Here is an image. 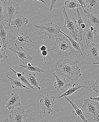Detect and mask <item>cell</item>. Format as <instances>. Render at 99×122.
Masks as SVG:
<instances>
[{
	"label": "cell",
	"instance_id": "74e56055",
	"mask_svg": "<svg viewBox=\"0 0 99 122\" xmlns=\"http://www.w3.org/2000/svg\"><path fill=\"white\" fill-rule=\"evenodd\" d=\"M37 1H39V2H42L44 4H46V3L45 1L44 0H37Z\"/></svg>",
	"mask_w": 99,
	"mask_h": 122
},
{
	"label": "cell",
	"instance_id": "9c48e42d",
	"mask_svg": "<svg viewBox=\"0 0 99 122\" xmlns=\"http://www.w3.org/2000/svg\"><path fill=\"white\" fill-rule=\"evenodd\" d=\"M55 99V97L50 96L48 93L46 95H44L40 99V102L42 105L44 114L46 113V111L48 114L53 112L52 108L54 107V102Z\"/></svg>",
	"mask_w": 99,
	"mask_h": 122
},
{
	"label": "cell",
	"instance_id": "f1b7e54d",
	"mask_svg": "<svg viewBox=\"0 0 99 122\" xmlns=\"http://www.w3.org/2000/svg\"><path fill=\"white\" fill-rule=\"evenodd\" d=\"M8 56L6 55L5 53L3 52L0 51V61L2 62L3 60H7Z\"/></svg>",
	"mask_w": 99,
	"mask_h": 122
},
{
	"label": "cell",
	"instance_id": "e575fe53",
	"mask_svg": "<svg viewBox=\"0 0 99 122\" xmlns=\"http://www.w3.org/2000/svg\"><path fill=\"white\" fill-rule=\"evenodd\" d=\"M95 39L96 40V42L98 43L99 45V31L97 33L96 35Z\"/></svg>",
	"mask_w": 99,
	"mask_h": 122
},
{
	"label": "cell",
	"instance_id": "44dd1931",
	"mask_svg": "<svg viewBox=\"0 0 99 122\" xmlns=\"http://www.w3.org/2000/svg\"><path fill=\"white\" fill-rule=\"evenodd\" d=\"M84 86L79 85L78 83H74L72 87L69 88L62 95L60 96L59 97V98H61L62 97H67L72 95V94L75 93L76 91H78L79 89H80L81 88H84Z\"/></svg>",
	"mask_w": 99,
	"mask_h": 122
},
{
	"label": "cell",
	"instance_id": "4fadbf2b",
	"mask_svg": "<svg viewBox=\"0 0 99 122\" xmlns=\"http://www.w3.org/2000/svg\"><path fill=\"white\" fill-rule=\"evenodd\" d=\"M76 11L77 15V28L79 31V35L80 37L79 42H81L83 40L82 36L83 31L87 25L86 23L87 19L82 17L79 11V8H77Z\"/></svg>",
	"mask_w": 99,
	"mask_h": 122
},
{
	"label": "cell",
	"instance_id": "e0dca14e",
	"mask_svg": "<svg viewBox=\"0 0 99 122\" xmlns=\"http://www.w3.org/2000/svg\"><path fill=\"white\" fill-rule=\"evenodd\" d=\"M60 32L61 34H62L65 37H67L68 38L74 48L75 49V50H77V51H78V52H79L80 54H81L82 56L83 57V52L85 50L83 43H82L79 41V42H77L75 40H73L71 37L66 35L65 34H64V33H63L61 31H60Z\"/></svg>",
	"mask_w": 99,
	"mask_h": 122
},
{
	"label": "cell",
	"instance_id": "30bf717a",
	"mask_svg": "<svg viewBox=\"0 0 99 122\" xmlns=\"http://www.w3.org/2000/svg\"><path fill=\"white\" fill-rule=\"evenodd\" d=\"M5 101V107L9 110H12L16 107L21 106V100L20 99V96L17 93H12L9 97Z\"/></svg>",
	"mask_w": 99,
	"mask_h": 122
},
{
	"label": "cell",
	"instance_id": "1f68e13d",
	"mask_svg": "<svg viewBox=\"0 0 99 122\" xmlns=\"http://www.w3.org/2000/svg\"><path fill=\"white\" fill-rule=\"evenodd\" d=\"M17 40H18L20 42V43H23V42H27L29 43V42L28 41L26 40L27 39H25L23 37V35L22 36H20H20H17Z\"/></svg>",
	"mask_w": 99,
	"mask_h": 122
},
{
	"label": "cell",
	"instance_id": "ac0fdd59",
	"mask_svg": "<svg viewBox=\"0 0 99 122\" xmlns=\"http://www.w3.org/2000/svg\"><path fill=\"white\" fill-rule=\"evenodd\" d=\"M99 47L95 44L91 43L90 45V49L87 56L91 57L97 62H99Z\"/></svg>",
	"mask_w": 99,
	"mask_h": 122
},
{
	"label": "cell",
	"instance_id": "d590c367",
	"mask_svg": "<svg viewBox=\"0 0 99 122\" xmlns=\"http://www.w3.org/2000/svg\"><path fill=\"white\" fill-rule=\"evenodd\" d=\"M47 49V47L44 45H42V46L40 48V50L41 51H46Z\"/></svg>",
	"mask_w": 99,
	"mask_h": 122
},
{
	"label": "cell",
	"instance_id": "d4e9b609",
	"mask_svg": "<svg viewBox=\"0 0 99 122\" xmlns=\"http://www.w3.org/2000/svg\"><path fill=\"white\" fill-rule=\"evenodd\" d=\"M18 79H19V80H20V81H21V82L25 84L26 86H27L28 88L31 89L34 91H35L36 88H34V87L32 86L30 84V83L27 77L26 76L25 72H22V76H21V77L18 78Z\"/></svg>",
	"mask_w": 99,
	"mask_h": 122
},
{
	"label": "cell",
	"instance_id": "5b68a950",
	"mask_svg": "<svg viewBox=\"0 0 99 122\" xmlns=\"http://www.w3.org/2000/svg\"><path fill=\"white\" fill-rule=\"evenodd\" d=\"M34 25L35 28L42 30L43 32V34H45V36H48L49 39L63 35L60 32L62 28L52 22L46 24L44 26L38 25L35 23Z\"/></svg>",
	"mask_w": 99,
	"mask_h": 122
},
{
	"label": "cell",
	"instance_id": "4316f807",
	"mask_svg": "<svg viewBox=\"0 0 99 122\" xmlns=\"http://www.w3.org/2000/svg\"><path fill=\"white\" fill-rule=\"evenodd\" d=\"M93 88V90L97 93H99V79L96 80V82L90 87Z\"/></svg>",
	"mask_w": 99,
	"mask_h": 122
},
{
	"label": "cell",
	"instance_id": "d6a6232c",
	"mask_svg": "<svg viewBox=\"0 0 99 122\" xmlns=\"http://www.w3.org/2000/svg\"><path fill=\"white\" fill-rule=\"evenodd\" d=\"M41 54L42 55L43 57L44 58V62L45 64H46V61L45 60V57L48 54V51H41Z\"/></svg>",
	"mask_w": 99,
	"mask_h": 122
},
{
	"label": "cell",
	"instance_id": "f35d334b",
	"mask_svg": "<svg viewBox=\"0 0 99 122\" xmlns=\"http://www.w3.org/2000/svg\"><path fill=\"white\" fill-rule=\"evenodd\" d=\"M89 29H90V30H91V31H94V26H90V28Z\"/></svg>",
	"mask_w": 99,
	"mask_h": 122
},
{
	"label": "cell",
	"instance_id": "4dcf8cb0",
	"mask_svg": "<svg viewBox=\"0 0 99 122\" xmlns=\"http://www.w3.org/2000/svg\"><path fill=\"white\" fill-rule=\"evenodd\" d=\"M59 0H52L51 3V7H50V11H51L52 10H53V8L54 7V5H57L58 2H59Z\"/></svg>",
	"mask_w": 99,
	"mask_h": 122
},
{
	"label": "cell",
	"instance_id": "ab89813d",
	"mask_svg": "<svg viewBox=\"0 0 99 122\" xmlns=\"http://www.w3.org/2000/svg\"><path fill=\"white\" fill-rule=\"evenodd\" d=\"M93 65H99V62H95L94 63H92Z\"/></svg>",
	"mask_w": 99,
	"mask_h": 122
},
{
	"label": "cell",
	"instance_id": "52a82bcc",
	"mask_svg": "<svg viewBox=\"0 0 99 122\" xmlns=\"http://www.w3.org/2000/svg\"><path fill=\"white\" fill-rule=\"evenodd\" d=\"M63 13L65 18V22L64 28H67L71 35L73 36L74 40L78 39L77 34L78 31L77 28V22L74 18L71 19L65 9L63 8Z\"/></svg>",
	"mask_w": 99,
	"mask_h": 122
},
{
	"label": "cell",
	"instance_id": "6da1fadb",
	"mask_svg": "<svg viewBox=\"0 0 99 122\" xmlns=\"http://www.w3.org/2000/svg\"><path fill=\"white\" fill-rule=\"evenodd\" d=\"M78 61H73L69 58H63L59 60L54 65L56 74L62 76L72 81L78 80L82 74L78 66Z\"/></svg>",
	"mask_w": 99,
	"mask_h": 122
},
{
	"label": "cell",
	"instance_id": "9a60e30c",
	"mask_svg": "<svg viewBox=\"0 0 99 122\" xmlns=\"http://www.w3.org/2000/svg\"><path fill=\"white\" fill-rule=\"evenodd\" d=\"M65 98L70 104L71 106L74 109L72 111V113L76 116H78V117L81 119L83 122H88V120L85 118L84 114L82 110L73 101L71 100L69 98L67 97H65Z\"/></svg>",
	"mask_w": 99,
	"mask_h": 122
},
{
	"label": "cell",
	"instance_id": "484cf974",
	"mask_svg": "<svg viewBox=\"0 0 99 122\" xmlns=\"http://www.w3.org/2000/svg\"><path fill=\"white\" fill-rule=\"evenodd\" d=\"M87 7L91 10L94 8H96L98 6V4L99 2V0H86Z\"/></svg>",
	"mask_w": 99,
	"mask_h": 122
},
{
	"label": "cell",
	"instance_id": "277c9868",
	"mask_svg": "<svg viewBox=\"0 0 99 122\" xmlns=\"http://www.w3.org/2000/svg\"><path fill=\"white\" fill-rule=\"evenodd\" d=\"M83 111L87 115L91 116L97 122L99 121V102L89 99L84 100L82 106Z\"/></svg>",
	"mask_w": 99,
	"mask_h": 122
},
{
	"label": "cell",
	"instance_id": "ffe728a7",
	"mask_svg": "<svg viewBox=\"0 0 99 122\" xmlns=\"http://www.w3.org/2000/svg\"><path fill=\"white\" fill-rule=\"evenodd\" d=\"M28 77V80L30 84L34 87L37 88L39 92H40L41 88L39 86V83L40 81V79H38L35 74L31 73L29 74Z\"/></svg>",
	"mask_w": 99,
	"mask_h": 122
},
{
	"label": "cell",
	"instance_id": "7402d4cb",
	"mask_svg": "<svg viewBox=\"0 0 99 122\" xmlns=\"http://www.w3.org/2000/svg\"><path fill=\"white\" fill-rule=\"evenodd\" d=\"M6 77L10 80L12 88L14 89L16 88L18 89H28V90L30 89L29 88H28L25 85H24L20 80L12 79L9 77L8 75H7Z\"/></svg>",
	"mask_w": 99,
	"mask_h": 122
},
{
	"label": "cell",
	"instance_id": "cb8c5ba5",
	"mask_svg": "<svg viewBox=\"0 0 99 122\" xmlns=\"http://www.w3.org/2000/svg\"><path fill=\"white\" fill-rule=\"evenodd\" d=\"M19 66L25 68L26 69L31 72H37V73H42V72H44V70L37 67L34 64H32V66L30 67H29L28 66H25V65H20Z\"/></svg>",
	"mask_w": 99,
	"mask_h": 122
},
{
	"label": "cell",
	"instance_id": "2e32d148",
	"mask_svg": "<svg viewBox=\"0 0 99 122\" xmlns=\"http://www.w3.org/2000/svg\"><path fill=\"white\" fill-rule=\"evenodd\" d=\"M85 16L87 17L88 19V23L89 26L99 27V16L98 15L94 14L88 12L86 10L84 12Z\"/></svg>",
	"mask_w": 99,
	"mask_h": 122
},
{
	"label": "cell",
	"instance_id": "8992f818",
	"mask_svg": "<svg viewBox=\"0 0 99 122\" xmlns=\"http://www.w3.org/2000/svg\"><path fill=\"white\" fill-rule=\"evenodd\" d=\"M14 42L15 47L12 46L9 48V49L14 54L16 59L20 61L23 63V65H25L31 62L33 59L32 57L26 51L23 49V47L18 46L15 40Z\"/></svg>",
	"mask_w": 99,
	"mask_h": 122
},
{
	"label": "cell",
	"instance_id": "7c38bea8",
	"mask_svg": "<svg viewBox=\"0 0 99 122\" xmlns=\"http://www.w3.org/2000/svg\"><path fill=\"white\" fill-rule=\"evenodd\" d=\"M52 74L56 78V82L54 83V88L58 91L65 92L66 89L68 86H71V83H69L66 80V77L62 78L58 76L55 73H52Z\"/></svg>",
	"mask_w": 99,
	"mask_h": 122
},
{
	"label": "cell",
	"instance_id": "83f0119b",
	"mask_svg": "<svg viewBox=\"0 0 99 122\" xmlns=\"http://www.w3.org/2000/svg\"><path fill=\"white\" fill-rule=\"evenodd\" d=\"M4 11L5 8L4 7L1 1L0 0V20H2L5 19L4 17Z\"/></svg>",
	"mask_w": 99,
	"mask_h": 122
},
{
	"label": "cell",
	"instance_id": "ba28073f",
	"mask_svg": "<svg viewBox=\"0 0 99 122\" xmlns=\"http://www.w3.org/2000/svg\"><path fill=\"white\" fill-rule=\"evenodd\" d=\"M28 116L25 109L19 107L16 109L12 110L10 112L9 117L11 122H26Z\"/></svg>",
	"mask_w": 99,
	"mask_h": 122
},
{
	"label": "cell",
	"instance_id": "5bb4252c",
	"mask_svg": "<svg viewBox=\"0 0 99 122\" xmlns=\"http://www.w3.org/2000/svg\"><path fill=\"white\" fill-rule=\"evenodd\" d=\"M28 23V19L21 15H17L15 17L11 23V25L13 26L18 31L21 27L26 25Z\"/></svg>",
	"mask_w": 99,
	"mask_h": 122
},
{
	"label": "cell",
	"instance_id": "d6986e66",
	"mask_svg": "<svg viewBox=\"0 0 99 122\" xmlns=\"http://www.w3.org/2000/svg\"><path fill=\"white\" fill-rule=\"evenodd\" d=\"M96 30L91 31L90 29L87 30L84 34V36L86 40V43L87 45H90V43H92L94 39L96 37Z\"/></svg>",
	"mask_w": 99,
	"mask_h": 122
},
{
	"label": "cell",
	"instance_id": "836d02e7",
	"mask_svg": "<svg viewBox=\"0 0 99 122\" xmlns=\"http://www.w3.org/2000/svg\"><path fill=\"white\" fill-rule=\"evenodd\" d=\"M90 99L91 100L99 102V96L97 97H93L92 96H91V97H90Z\"/></svg>",
	"mask_w": 99,
	"mask_h": 122
},
{
	"label": "cell",
	"instance_id": "7a4b0ae2",
	"mask_svg": "<svg viewBox=\"0 0 99 122\" xmlns=\"http://www.w3.org/2000/svg\"><path fill=\"white\" fill-rule=\"evenodd\" d=\"M51 51L55 52L63 57L68 56L73 53H76V50L72 46L70 40L65 37L57 38L52 48L48 50Z\"/></svg>",
	"mask_w": 99,
	"mask_h": 122
},
{
	"label": "cell",
	"instance_id": "f546056e",
	"mask_svg": "<svg viewBox=\"0 0 99 122\" xmlns=\"http://www.w3.org/2000/svg\"><path fill=\"white\" fill-rule=\"evenodd\" d=\"M77 2L79 3V4L81 5V7H82L84 12H85L86 10L84 8L87 7V5L85 3L84 1L83 0H77Z\"/></svg>",
	"mask_w": 99,
	"mask_h": 122
},
{
	"label": "cell",
	"instance_id": "8fae6325",
	"mask_svg": "<svg viewBox=\"0 0 99 122\" xmlns=\"http://www.w3.org/2000/svg\"><path fill=\"white\" fill-rule=\"evenodd\" d=\"M9 30L4 22L0 20V38L5 50L10 41H9Z\"/></svg>",
	"mask_w": 99,
	"mask_h": 122
},
{
	"label": "cell",
	"instance_id": "8d00e7d4",
	"mask_svg": "<svg viewBox=\"0 0 99 122\" xmlns=\"http://www.w3.org/2000/svg\"><path fill=\"white\" fill-rule=\"evenodd\" d=\"M0 122H9V119L8 118H5L1 120Z\"/></svg>",
	"mask_w": 99,
	"mask_h": 122
},
{
	"label": "cell",
	"instance_id": "3957f363",
	"mask_svg": "<svg viewBox=\"0 0 99 122\" xmlns=\"http://www.w3.org/2000/svg\"><path fill=\"white\" fill-rule=\"evenodd\" d=\"M4 3L5 5V21L8 23L9 27H10L12 21L15 18V15L20 12V4L12 0H6Z\"/></svg>",
	"mask_w": 99,
	"mask_h": 122
},
{
	"label": "cell",
	"instance_id": "603a6c76",
	"mask_svg": "<svg viewBox=\"0 0 99 122\" xmlns=\"http://www.w3.org/2000/svg\"><path fill=\"white\" fill-rule=\"evenodd\" d=\"M81 7V5L77 3V0H71L66 1L65 2V7L67 9L74 10L75 8Z\"/></svg>",
	"mask_w": 99,
	"mask_h": 122
},
{
	"label": "cell",
	"instance_id": "60d3db41",
	"mask_svg": "<svg viewBox=\"0 0 99 122\" xmlns=\"http://www.w3.org/2000/svg\"><path fill=\"white\" fill-rule=\"evenodd\" d=\"M27 65H27V66H28L29 67H30L32 66V64H31L30 63H28V64H27Z\"/></svg>",
	"mask_w": 99,
	"mask_h": 122
}]
</instances>
